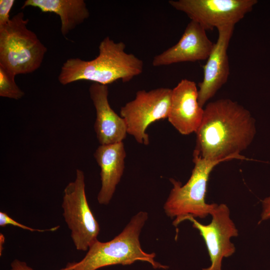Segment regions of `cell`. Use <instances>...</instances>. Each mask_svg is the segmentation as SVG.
Listing matches in <instances>:
<instances>
[{
	"mask_svg": "<svg viewBox=\"0 0 270 270\" xmlns=\"http://www.w3.org/2000/svg\"><path fill=\"white\" fill-rule=\"evenodd\" d=\"M204 110L193 154L211 161L248 160L240 153L250 145L256 133V120L250 112L228 98L208 102Z\"/></svg>",
	"mask_w": 270,
	"mask_h": 270,
	"instance_id": "obj_1",
	"label": "cell"
},
{
	"mask_svg": "<svg viewBox=\"0 0 270 270\" xmlns=\"http://www.w3.org/2000/svg\"><path fill=\"white\" fill-rule=\"evenodd\" d=\"M126 44L106 36L100 42L98 55L90 60L70 58L62 64L58 76L66 85L81 80L108 85L118 80L128 82L143 71L142 60L125 52Z\"/></svg>",
	"mask_w": 270,
	"mask_h": 270,
	"instance_id": "obj_2",
	"label": "cell"
},
{
	"mask_svg": "<svg viewBox=\"0 0 270 270\" xmlns=\"http://www.w3.org/2000/svg\"><path fill=\"white\" fill-rule=\"evenodd\" d=\"M148 218L147 212H139L113 239L106 242L96 240L82 260L69 262L73 270H96L112 265H130L138 261L147 262L156 269H167V266L155 260V253L145 252L141 247L140 236Z\"/></svg>",
	"mask_w": 270,
	"mask_h": 270,
	"instance_id": "obj_3",
	"label": "cell"
},
{
	"mask_svg": "<svg viewBox=\"0 0 270 270\" xmlns=\"http://www.w3.org/2000/svg\"><path fill=\"white\" fill-rule=\"evenodd\" d=\"M28 19L20 12L0 27V66L12 74L32 73L41 66L46 47L29 30Z\"/></svg>",
	"mask_w": 270,
	"mask_h": 270,
	"instance_id": "obj_4",
	"label": "cell"
},
{
	"mask_svg": "<svg viewBox=\"0 0 270 270\" xmlns=\"http://www.w3.org/2000/svg\"><path fill=\"white\" fill-rule=\"evenodd\" d=\"M194 168L188 181L183 186L170 178L172 188L164 205L166 215L175 218L172 224L178 226L187 216L203 218L210 214L216 204L206 202L208 182L214 168L221 161L206 160L193 154Z\"/></svg>",
	"mask_w": 270,
	"mask_h": 270,
	"instance_id": "obj_5",
	"label": "cell"
},
{
	"mask_svg": "<svg viewBox=\"0 0 270 270\" xmlns=\"http://www.w3.org/2000/svg\"><path fill=\"white\" fill-rule=\"evenodd\" d=\"M62 206L76 249L88 250L98 240L100 228L88 202L84 175L82 170H76L75 180L64 188Z\"/></svg>",
	"mask_w": 270,
	"mask_h": 270,
	"instance_id": "obj_6",
	"label": "cell"
},
{
	"mask_svg": "<svg viewBox=\"0 0 270 270\" xmlns=\"http://www.w3.org/2000/svg\"><path fill=\"white\" fill-rule=\"evenodd\" d=\"M172 89L160 88L148 91L138 90L134 100L122 106L120 116L124 120L127 133L138 144L148 145L149 136L146 132L152 123L167 118L168 116Z\"/></svg>",
	"mask_w": 270,
	"mask_h": 270,
	"instance_id": "obj_7",
	"label": "cell"
},
{
	"mask_svg": "<svg viewBox=\"0 0 270 270\" xmlns=\"http://www.w3.org/2000/svg\"><path fill=\"white\" fill-rule=\"evenodd\" d=\"M256 0H178L168 3L206 30L234 26L251 12Z\"/></svg>",
	"mask_w": 270,
	"mask_h": 270,
	"instance_id": "obj_8",
	"label": "cell"
},
{
	"mask_svg": "<svg viewBox=\"0 0 270 270\" xmlns=\"http://www.w3.org/2000/svg\"><path fill=\"white\" fill-rule=\"evenodd\" d=\"M230 214L226 204H217L210 214L212 219L208 224H202L191 216L182 220V222L186 220L192 222L193 228L199 231L205 242L211 264L202 270H222L223 258L229 257L235 252L236 248L230 239L238 236V230Z\"/></svg>",
	"mask_w": 270,
	"mask_h": 270,
	"instance_id": "obj_9",
	"label": "cell"
},
{
	"mask_svg": "<svg viewBox=\"0 0 270 270\" xmlns=\"http://www.w3.org/2000/svg\"><path fill=\"white\" fill-rule=\"evenodd\" d=\"M234 28V26L217 28V41L203 66V79L198 84V102L202 108L228 80L230 66L228 48Z\"/></svg>",
	"mask_w": 270,
	"mask_h": 270,
	"instance_id": "obj_10",
	"label": "cell"
},
{
	"mask_svg": "<svg viewBox=\"0 0 270 270\" xmlns=\"http://www.w3.org/2000/svg\"><path fill=\"white\" fill-rule=\"evenodd\" d=\"M198 98V89L194 81L182 79L172 89L167 118L182 134L196 133L201 124L204 110Z\"/></svg>",
	"mask_w": 270,
	"mask_h": 270,
	"instance_id": "obj_11",
	"label": "cell"
},
{
	"mask_svg": "<svg viewBox=\"0 0 270 270\" xmlns=\"http://www.w3.org/2000/svg\"><path fill=\"white\" fill-rule=\"evenodd\" d=\"M214 46L206 30L198 22L190 20L179 41L162 53L156 56L152 66H160L182 62L207 60Z\"/></svg>",
	"mask_w": 270,
	"mask_h": 270,
	"instance_id": "obj_12",
	"label": "cell"
},
{
	"mask_svg": "<svg viewBox=\"0 0 270 270\" xmlns=\"http://www.w3.org/2000/svg\"><path fill=\"white\" fill-rule=\"evenodd\" d=\"M88 91L96 110L94 129L100 145L123 142L128 134L126 124L109 104L108 86L93 82Z\"/></svg>",
	"mask_w": 270,
	"mask_h": 270,
	"instance_id": "obj_13",
	"label": "cell"
},
{
	"mask_svg": "<svg viewBox=\"0 0 270 270\" xmlns=\"http://www.w3.org/2000/svg\"><path fill=\"white\" fill-rule=\"evenodd\" d=\"M94 157L100 168L101 188L97 200L100 204H108L120 182L124 169L126 152L123 142L100 145Z\"/></svg>",
	"mask_w": 270,
	"mask_h": 270,
	"instance_id": "obj_14",
	"label": "cell"
},
{
	"mask_svg": "<svg viewBox=\"0 0 270 270\" xmlns=\"http://www.w3.org/2000/svg\"><path fill=\"white\" fill-rule=\"evenodd\" d=\"M32 6L43 12H52L60 16L62 35H66L90 16L84 0H26L22 8Z\"/></svg>",
	"mask_w": 270,
	"mask_h": 270,
	"instance_id": "obj_15",
	"label": "cell"
},
{
	"mask_svg": "<svg viewBox=\"0 0 270 270\" xmlns=\"http://www.w3.org/2000/svg\"><path fill=\"white\" fill-rule=\"evenodd\" d=\"M15 76L0 66V96L18 100L24 95L14 80Z\"/></svg>",
	"mask_w": 270,
	"mask_h": 270,
	"instance_id": "obj_16",
	"label": "cell"
},
{
	"mask_svg": "<svg viewBox=\"0 0 270 270\" xmlns=\"http://www.w3.org/2000/svg\"><path fill=\"white\" fill-rule=\"evenodd\" d=\"M7 225H12L13 226H17L25 230H28L30 232H54L59 228L60 226H56L51 228L48 229H36L34 228L28 226H26L18 222L12 218H10L6 212H0V226L1 227H4Z\"/></svg>",
	"mask_w": 270,
	"mask_h": 270,
	"instance_id": "obj_17",
	"label": "cell"
},
{
	"mask_svg": "<svg viewBox=\"0 0 270 270\" xmlns=\"http://www.w3.org/2000/svg\"><path fill=\"white\" fill-rule=\"evenodd\" d=\"M15 2L14 0H0V27L6 25L10 20V12Z\"/></svg>",
	"mask_w": 270,
	"mask_h": 270,
	"instance_id": "obj_18",
	"label": "cell"
},
{
	"mask_svg": "<svg viewBox=\"0 0 270 270\" xmlns=\"http://www.w3.org/2000/svg\"><path fill=\"white\" fill-rule=\"evenodd\" d=\"M10 268V270H34L29 266L26 262L18 259H15L12 262ZM60 270H73V269L70 263H68L65 268Z\"/></svg>",
	"mask_w": 270,
	"mask_h": 270,
	"instance_id": "obj_19",
	"label": "cell"
},
{
	"mask_svg": "<svg viewBox=\"0 0 270 270\" xmlns=\"http://www.w3.org/2000/svg\"><path fill=\"white\" fill-rule=\"evenodd\" d=\"M262 205L261 221H264L270 218V196L262 200Z\"/></svg>",
	"mask_w": 270,
	"mask_h": 270,
	"instance_id": "obj_20",
	"label": "cell"
},
{
	"mask_svg": "<svg viewBox=\"0 0 270 270\" xmlns=\"http://www.w3.org/2000/svg\"><path fill=\"white\" fill-rule=\"evenodd\" d=\"M4 235L0 234V255L2 256V252L3 250V244H4Z\"/></svg>",
	"mask_w": 270,
	"mask_h": 270,
	"instance_id": "obj_21",
	"label": "cell"
}]
</instances>
